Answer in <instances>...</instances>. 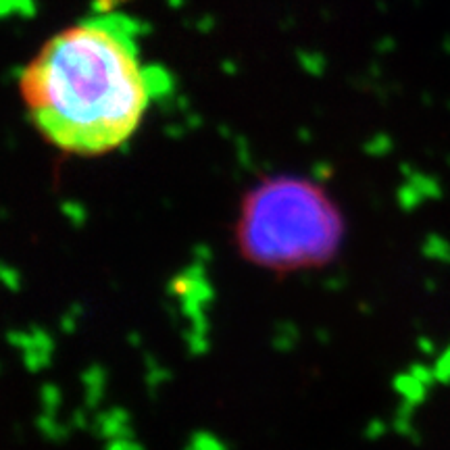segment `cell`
I'll return each instance as SVG.
<instances>
[{
  "label": "cell",
  "mask_w": 450,
  "mask_h": 450,
  "mask_svg": "<svg viewBox=\"0 0 450 450\" xmlns=\"http://www.w3.org/2000/svg\"><path fill=\"white\" fill-rule=\"evenodd\" d=\"M19 88L52 146L92 157L123 146L169 80L144 63L136 21L109 13L50 38L23 69Z\"/></svg>",
  "instance_id": "obj_1"
},
{
  "label": "cell",
  "mask_w": 450,
  "mask_h": 450,
  "mask_svg": "<svg viewBox=\"0 0 450 450\" xmlns=\"http://www.w3.org/2000/svg\"><path fill=\"white\" fill-rule=\"evenodd\" d=\"M336 238L330 205L305 184L263 188L246 211V248L271 265L315 263L332 250Z\"/></svg>",
  "instance_id": "obj_2"
}]
</instances>
